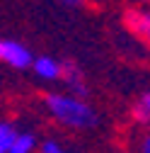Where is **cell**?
Segmentation results:
<instances>
[{
    "instance_id": "cell-9",
    "label": "cell",
    "mask_w": 150,
    "mask_h": 153,
    "mask_svg": "<svg viewBox=\"0 0 150 153\" xmlns=\"http://www.w3.org/2000/svg\"><path fill=\"white\" fill-rule=\"evenodd\" d=\"M36 153H68L56 139H44L39 141V146H36Z\"/></svg>"
},
{
    "instance_id": "cell-6",
    "label": "cell",
    "mask_w": 150,
    "mask_h": 153,
    "mask_svg": "<svg viewBox=\"0 0 150 153\" xmlns=\"http://www.w3.org/2000/svg\"><path fill=\"white\" fill-rule=\"evenodd\" d=\"M36 146H39V141L32 131H17L7 153H36Z\"/></svg>"
},
{
    "instance_id": "cell-4",
    "label": "cell",
    "mask_w": 150,
    "mask_h": 153,
    "mask_svg": "<svg viewBox=\"0 0 150 153\" xmlns=\"http://www.w3.org/2000/svg\"><path fill=\"white\" fill-rule=\"evenodd\" d=\"M61 80L65 83V88H68V92L70 95H75V97H87V85H85V75H82V71L75 66V63H70V61H65L63 63V75H61Z\"/></svg>"
},
{
    "instance_id": "cell-1",
    "label": "cell",
    "mask_w": 150,
    "mask_h": 153,
    "mask_svg": "<svg viewBox=\"0 0 150 153\" xmlns=\"http://www.w3.org/2000/svg\"><path fill=\"white\" fill-rule=\"evenodd\" d=\"M44 107L51 117L65 129H92L97 126L99 117L95 107H92L85 97H75L70 92H51L44 97Z\"/></svg>"
},
{
    "instance_id": "cell-5",
    "label": "cell",
    "mask_w": 150,
    "mask_h": 153,
    "mask_svg": "<svg viewBox=\"0 0 150 153\" xmlns=\"http://www.w3.org/2000/svg\"><path fill=\"white\" fill-rule=\"evenodd\" d=\"M128 25L150 46V12H128Z\"/></svg>"
},
{
    "instance_id": "cell-10",
    "label": "cell",
    "mask_w": 150,
    "mask_h": 153,
    "mask_svg": "<svg viewBox=\"0 0 150 153\" xmlns=\"http://www.w3.org/2000/svg\"><path fill=\"white\" fill-rule=\"evenodd\" d=\"M138 153H150V131H145L138 141Z\"/></svg>"
},
{
    "instance_id": "cell-3",
    "label": "cell",
    "mask_w": 150,
    "mask_h": 153,
    "mask_svg": "<svg viewBox=\"0 0 150 153\" xmlns=\"http://www.w3.org/2000/svg\"><path fill=\"white\" fill-rule=\"evenodd\" d=\"M29 68L34 71V75L39 80H46V83L61 80V75H63V61H56L51 56H34Z\"/></svg>"
},
{
    "instance_id": "cell-2",
    "label": "cell",
    "mask_w": 150,
    "mask_h": 153,
    "mask_svg": "<svg viewBox=\"0 0 150 153\" xmlns=\"http://www.w3.org/2000/svg\"><path fill=\"white\" fill-rule=\"evenodd\" d=\"M32 61H34V56L24 44L15 42V39H0V63L17 68V71H24L32 66Z\"/></svg>"
},
{
    "instance_id": "cell-11",
    "label": "cell",
    "mask_w": 150,
    "mask_h": 153,
    "mask_svg": "<svg viewBox=\"0 0 150 153\" xmlns=\"http://www.w3.org/2000/svg\"><path fill=\"white\" fill-rule=\"evenodd\" d=\"M61 5H68V7H80L82 5V0H58Z\"/></svg>"
},
{
    "instance_id": "cell-7",
    "label": "cell",
    "mask_w": 150,
    "mask_h": 153,
    "mask_svg": "<svg viewBox=\"0 0 150 153\" xmlns=\"http://www.w3.org/2000/svg\"><path fill=\"white\" fill-rule=\"evenodd\" d=\"M133 119L150 126V92H143L133 105Z\"/></svg>"
},
{
    "instance_id": "cell-8",
    "label": "cell",
    "mask_w": 150,
    "mask_h": 153,
    "mask_svg": "<svg viewBox=\"0 0 150 153\" xmlns=\"http://www.w3.org/2000/svg\"><path fill=\"white\" fill-rule=\"evenodd\" d=\"M17 136V126L7 119H0V153H7Z\"/></svg>"
}]
</instances>
